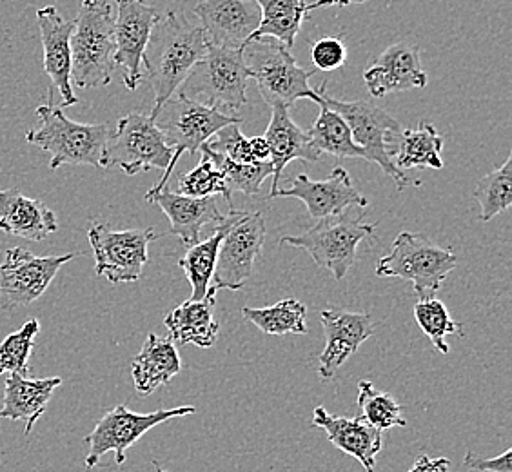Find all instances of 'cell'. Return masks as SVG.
I'll return each instance as SVG.
<instances>
[{"label": "cell", "instance_id": "1", "mask_svg": "<svg viewBox=\"0 0 512 472\" xmlns=\"http://www.w3.org/2000/svg\"><path fill=\"white\" fill-rule=\"evenodd\" d=\"M207 40L200 24H191L182 11H168L151 31L142 64L148 69L149 82L155 91V106L149 117H157L191 69L204 59Z\"/></svg>", "mask_w": 512, "mask_h": 472}, {"label": "cell", "instance_id": "2", "mask_svg": "<svg viewBox=\"0 0 512 472\" xmlns=\"http://www.w3.org/2000/svg\"><path fill=\"white\" fill-rule=\"evenodd\" d=\"M39 128L26 133V140L50 153V169L64 164L104 168V157L113 129L108 124H80L69 120L59 106L37 108Z\"/></svg>", "mask_w": 512, "mask_h": 472}, {"label": "cell", "instance_id": "3", "mask_svg": "<svg viewBox=\"0 0 512 472\" xmlns=\"http://www.w3.org/2000/svg\"><path fill=\"white\" fill-rule=\"evenodd\" d=\"M113 22L108 0H82L71 35V82L75 86L102 88L113 79Z\"/></svg>", "mask_w": 512, "mask_h": 472}, {"label": "cell", "instance_id": "4", "mask_svg": "<svg viewBox=\"0 0 512 472\" xmlns=\"http://www.w3.org/2000/svg\"><path fill=\"white\" fill-rule=\"evenodd\" d=\"M249 79H253V75L244 62L242 50L207 44L204 59L191 69L178 93L224 115L237 117L238 109L246 106Z\"/></svg>", "mask_w": 512, "mask_h": 472}, {"label": "cell", "instance_id": "5", "mask_svg": "<svg viewBox=\"0 0 512 472\" xmlns=\"http://www.w3.org/2000/svg\"><path fill=\"white\" fill-rule=\"evenodd\" d=\"M244 62L258 84L260 95L271 108H291L296 100L309 99L320 104V88L309 86L316 69H302L291 50L275 39L251 40L242 48Z\"/></svg>", "mask_w": 512, "mask_h": 472}, {"label": "cell", "instance_id": "6", "mask_svg": "<svg viewBox=\"0 0 512 472\" xmlns=\"http://www.w3.org/2000/svg\"><path fill=\"white\" fill-rule=\"evenodd\" d=\"M458 264L451 247H440L420 233L404 231L394 238L389 255L376 264V275L411 282L420 300L434 298Z\"/></svg>", "mask_w": 512, "mask_h": 472}, {"label": "cell", "instance_id": "7", "mask_svg": "<svg viewBox=\"0 0 512 472\" xmlns=\"http://www.w3.org/2000/svg\"><path fill=\"white\" fill-rule=\"evenodd\" d=\"M153 120H155L157 128L162 131L169 148L173 149V158H171L169 168L158 180L157 186L151 187L146 193V197L157 193L162 187L168 186L169 178L175 173L178 160L184 153L195 155L206 142L217 135L220 129L226 128L229 124L242 122V118L224 115L217 109L209 108L206 104L186 99L180 93H178V97H171L160 108L157 117Z\"/></svg>", "mask_w": 512, "mask_h": 472}, {"label": "cell", "instance_id": "8", "mask_svg": "<svg viewBox=\"0 0 512 472\" xmlns=\"http://www.w3.org/2000/svg\"><path fill=\"white\" fill-rule=\"evenodd\" d=\"M320 97L327 108L333 109L347 122L356 146L364 149L365 160L375 162L384 169L385 175L393 178L400 191L411 184L420 186V182L409 180L394 166V151L402 128L384 108L367 100L345 102L331 99L325 93V82L320 86Z\"/></svg>", "mask_w": 512, "mask_h": 472}, {"label": "cell", "instance_id": "9", "mask_svg": "<svg viewBox=\"0 0 512 472\" xmlns=\"http://www.w3.org/2000/svg\"><path fill=\"white\" fill-rule=\"evenodd\" d=\"M364 215L360 213V217L355 218L340 213L322 218L302 235L284 236L280 244L304 249L316 266L329 271L336 282H340L355 264L358 246L364 240L375 238L376 224L364 222Z\"/></svg>", "mask_w": 512, "mask_h": 472}, {"label": "cell", "instance_id": "10", "mask_svg": "<svg viewBox=\"0 0 512 472\" xmlns=\"http://www.w3.org/2000/svg\"><path fill=\"white\" fill-rule=\"evenodd\" d=\"M226 235L218 249L217 267L206 300L220 291H240L253 275L255 260L266 242V218L260 211L229 209Z\"/></svg>", "mask_w": 512, "mask_h": 472}, {"label": "cell", "instance_id": "11", "mask_svg": "<svg viewBox=\"0 0 512 472\" xmlns=\"http://www.w3.org/2000/svg\"><path fill=\"white\" fill-rule=\"evenodd\" d=\"M171 158L173 149L155 120L142 113H129L120 118L117 129L109 137L104 169L119 168L133 177L149 169L166 171Z\"/></svg>", "mask_w": 512, "mask_h": 472}, {"label": "cell", "instance_id": "12", "mask_svg": "<svg viewBox=\"0 0 512 472\" xmlns=\"http://www.w3.org/2000/svg\"><path fill=\"white\" fill-rule=\"evenodd\" d=\"M195 413L193 405L175 407V409H160L155 413H133L126 405H117L100 418L95 429L84 438L88 443L89 453L84 460L88 469H93L100 458L106 453H115L119 465L126 462V453L135 443L149 433L153 427L168 422L173 418H182Z\"/></svg>", "mask_w": 512, "mask_h": 472}, {"label": "cell", "instance_id": "13", "mask_svg": "<svg viewBox=\"0 0 512 472\" xmlns=\"http://www.w3.org/2000/svg\"><path fill=\"white\" fill-rule=\"evenodd\" d=\"M97 275L111 284H135L149 262L148 247L158 235L153 229L115 231L108 224H93L88 231Z\"/></svg>", "mask_w": 512, "mask_h": 472}, {"label": "cell", "instance_id": "14", "mask_svg": "<svg viewBox=\"0 0 512 472\" xmlns=\"http://www.w3.org/2000/svg\"><path fill=\"white\" fill-rule=\"evenodd\" d=\"M80 255L35 256L22 247H11L0 264V307L11 311L33 304L46 293L62 266Z\"/></svg>", "mask_w": 512, "mask_h": 472}, {"label": "cell", "instance_id": "15", "mask_svg": "<svg viewBox=\"0 0 512 472\" xmlns=\"http://www.w3.org/2000/svg\"><path fill=\"white\" fill-rule=\"evenodd\" d=\"M117 19L113 22L115 39V68L122 73V82L129 91H135L142 82V59L151 31L160 13L146 0H115Z\"/></svg>", "mask_w": 512, "mask_h": 472}, {"label": "cell", "instance_id": "16", "mask_svg": "<svg viewBox=\"0 0 512 472\" xmlns=\"http://www.w3.org/2000/svg\"><path fill=\"white\" fill-rule=\"evenodd\" d=\"M193 11L207 44L231 50H242L262 20L256 0H202Z\"/></svg>", "mask_w": 512, "mask_h": 472}, {"label": "cell", "instance_id": "17", "mask_svg": "<svg viewBox=\"0 0 512 472\" xmlns=\"http://www.w3.org/2000/svg\"><path fill=\"white\" fill-rule=\"evenodd\" d=\"M276 197L302 200L315 220L345 213L347 207L365 209L369 206V200L353 186V180L344 168L333 169L325 180H311L302 173L293 178L291 186L278 189Z\"/></svg>", "mask_w": 512, "mask_h": 472}, {"label": "cell", "instance_id": "18", "mask_svg": "<svg viewBox=\"0 0 512 472\" xmlns=\"http://www.w3.org/2000/svg\"><path fill=\"white\" fill-rule=\"evenodd\" d=\"M37 22L44 50V73L59 91V108L75 106L79 102L71 86V35L75 20H66L55 6H46L37 10Z\"/></svg>", "mask_w": 512, "mask_h": 472}, {"label": "cell", "instance_id": "19", "mask_svg": "<svg viewBox=\"0 0 512 472\" xmlns=\"http://www.w3.org/2000/svg\"><path fill=\"white\" fill-rule=\"evenodd\" d=\"M365 86L373 97H385L389 93H400L409 89L427 86V73L420 59V48L402 40L382 51L373 66L364 71Z\"/></svg>", "mask_w": 512, "mask_h": 472}, {"label": "cell", "instance_id": "20", "mask_svg": "<svg viewBox=\"0 0 512 472\" xmlns=\"http://www.w3.org/2000/svg\"><path fill=\"white\" fill-rule=\"evenodd\" d=\"M325 349L320 354L318 373L322 380L335 378L336 371L358 351L367 338L375 335L376 324L367 313L351 311H322Z\"/></svg>", "mask_w": 512, "mask_h": 472}, {"label": "cell", "instance_id": "21", "mask_svg": "<svg viewBox=\"0 0 512 472\" xmlns=\"http://www.w3.org/2000/svg\"><path fill=\"white\" fill-rule=\"evenodd\" d=\"M313 425L327 434L336 449L353 456L367 472H375L376 456L384 449V436L373 425L356 418L331 414L325 407H316Z\"/></svg>", "mask_w": 512, "mask_h": 472}, {"label": "cell", "instance_id": "22", "mask_svg": "<svg viewBox=\"0 0 512 472\" xmlns=\"http://www.w3.org/2000/svg\"><path fill=\"white\" fill-rule=\"evenodd\" d=\"M148 202H155L171 222V235L178 236L186 247L200 242V233L206 226L222 224L224 217L218 211L217 200L211 198H193L171 191L168 186L146 197Z\"/></svg>", "mask_w": 512, "mask_h": 472}, {"label": "cell", "instance_id": "23", "mask_svg": "<svg viewBox=\"0 0 512 472\" xmlns=\"http://www.w3.org/2000/svg\"><path fill=\"white\" fill-rule=\"evenodd\" d=\"M264 138L271 149L269 162L273 166V182L267 198H275L282 182V171L287 164L293 160H302L306 164L316 162L320 158V153L313 146L309 133L295 124V120L289 115V109L282 106L273 108L271 122L267 126Z\"/></svg>", "mask_w": 512, "mask_h": 472}, {"label": "cell", "instance_id": "24", "mask_svg": "<svg viewBox=\"0 0 512 472\" xmlns=\"http://www.w3.org/2000/svg\"><path fill=\"white\" fill-rule=\"evenodd\" d=\"M0 231L40 242L59 231V220L39 198L26 197L19 189H0Z\"/></svg>", "mask_w": 512, "mask_h": 472}, {"label": "cell", "instance_id": "25", "mask_svg": "<svg viewBox=\"0 0 512 472\" xmlns=\"http://www.w3.org/2000/svg\"><path fill=\"white\" fill-rule=\"evenodd\" d=\"M62 378H39L10 374L4 382V404L0 409V418L24 422V434L33 431L35 423L50 405L51 396L59 389Z\"/></svg>", "mask_w": 512, "mask_h": 472}, {"label": "cell", "instance_id": "26", "mask_svg": "<svg viewBox=\"0 0 512 472\" xmlns=\"http://www.w3.org/2000/svg\"><path fill=\"white\" fill-rule=\"evenodd\" d=\"M182 369L177 345L171 338H160L149 333L142 351L131 362V376L138 394L155 393L158 387L168 385Z\"/></svg>", "mask_w": 512, "mask_h": 472}, {"label": "cell", "instance_id": "27", "mask_svg": "<svg viewBox=\"0 0 512 472\" xmlns=\"http://www.w3.org/2000/svg\"><path fill=\"white\" fill-rule=\"evenodd\" d=\"M213 307L215 302L211 300H202V302L188 300L175 307L164 320L173 344H193L202 349L213 347L220 331Z\"/></svg>", "mask_w": 512, "mask_h": 472}, {"label": "cell", "instance_id": "28", "mask_svg": "<svg viewBox=\"0 0 512 472\" xmlns=\"http://www.w3.org/2000/svg\"><path fill=\"white\" fill-rule=\"evenodd\" d=\"M256 4L262 13V20L247 42L269 37L286 46L287 50H293L296 37L309 13L306 0H256Z\"/></svg>", "mask_w": 512, "mask_h": 472}, {"label": "cell", "instance_id": "29", "mask_svg": "<svg viewBox=\"0 0 512 472\" xmlns=\"http://www.w3.org/2000/svg\"><path fill=\"white\" fill-rule=\"evenodd\" d=\"M442 149L444 138L431 122L420 120L414 129H402L396 151L394 166L400 169H442Z\"/></svg>", "mask_w": 512, "mask_h": 472}, {"label": "cell", "instance_id": "30", "mask_svg": "<svg viewBox=\"0 0 512 472\" xmlns=\"http://www.w3.org/2000/svg\"><path fill=\"white\" fill-rule=\"evenodd\" d=\"M227 226L229 220L226 215L224 222L218 224L213 235L207 240H200L195 246L188 247L186 255L178 260V267L186 273L191 284V302H202L207 298L211 278L217 267L218 249L226 235Z\"/></svg>", "mask_w": 512, "mask_h": 472}, {"label": "cell", "instance_id": "31", "mask_svg": "<svg viewBox=\"0 0 512 472\" xmlns=\"http://www.w3.org/2000/svg\"><path fill=\"white\" fill-rule=\"evenodd\" d=\"M322 99V97H320ZM320 115L316 118L315 126L309 129V138L318 153H327L336 158H364V149L358 148L351 135V129L344 118L327 108L324 100L318 104Z\"/></svg>", "mask_w": 512, "mask_h": 472}, {"label": "cell", "instance_id": "32", "mask_svg": "<svg viewBox=\"0 0 512 472\" xmlns=\"http://www.w3.org/2000/svg\"><path fill=\"white\" fill-rule=\"evenodd\" d=\"M242 315L266 335H306L307 307L296 298H284L271 307H244Z\"/></svg>", "mask_w": 512, "mask_h": 472}, {"label": "cell", "instance_id": "33", "mask_svg": "<svg viewBox=\"0 0 512 472\" xmlns=\"http://www.w3.org/2000/svg\"><path fill=\"white\" fill-rule=\"evenodd\" d=\"M474 198L480 204V220L489 222L512 206V155L500 168L485 175L474 189Z\"/></svg>", "mask_w": 512, "mask_h": 472}, {"label": "cell", "instance_id": "34", "mask_svg": "<svg viewBox=\"0 0 512 472\" xmlns=\"http://www.w3.org/2000/svg\"><path fill=\"white\" fill-rule=\"evenodd\" d=\"M358 407H360V418L373 425L380 433H385L393 427H405L407 422L402 416V405L396 402L391 394L378 391L373 382L362 380L358 384Z\"/></svg>", "mask_w": 512, "mask_h": 472}, {"label": "cell", "instance_id": "35", "mask_svg": "<svg viewBox=\"0 0 512 472\" xmlns=\"http://www.w3.org/2000/svg\"><path fill=\"white\" fill-rule=\"evenodd\" d=\"M202 153L213 160L218 171L226 178L229 191H240L246 197H258L260 187L267 177H273V166L271 162L264 164H237L233 160L220 155L217 151L207 148L206 144L200 148Z\"/></svg>", "mask_w": 512, "mask_h": 472}, {"label": "cell", "instance_id": "36", "mask_svg": "<svg viewBox=\"0 0 512 472\" xmlns=\"http://www.w3.org/2000/svg\"><path fill=\"white\" fill-rule=\"evenodd\" d=\"M40 324L31 318L20 327L17 333L6 336L0 344V374L10 373L19 376L30 374V356L39 335Z\"/></svg>", "mask_w": 512, "mask_h": 472}, {"label": "cell", "instance_id": "37", "mask_svg": "<svg viewBox=\"0 0 512 472\" xmlns=\"http://www.w3.org/2000/svg\"><path fill=\"white\" fill-rule=\"evenodd\" d=\"M414 318L416 324L424 331V335L429 336V340L433 342L434 349L438 353L449 354L445 336L460 333V324L451 318L444 302L438 300L436 296L418 300V304L414 305Z\"/></svg>", "mask_w": 512, "mask_h": 472}, {"label": "cell", "instance_id": "38", "mask_svg": "<svg viewBox=\"0 0 512 472\" xmlns=\"http://www.w3.org/2000/svg\"><path fill=\"white\" fill-rule=\"evenodd\" d=\"M180 195L193 198H211L222 195L227 202V207L233 209L231 204V191L227 187L226 178L218 171L213 160L202 153V158L195 169L188 171L180 178L178 191Z\"/></svg>", "mask_w": 512, "mask_h": 472}, {"label": "cell", "instance_id": "39", "mask_svg": "<svg viewBox=\"0 0 512 472\" xmlns=\"http://www.w3.org/2000/svg\"><path fill=\"white\" fill-rule=\"evenodd\" d=\"M206 146L237 164H256L251 138H247L240 131L238 124H229L226 128L220 129L215 137L206 142Z\"/></svg>", "mask_w": 512, "mask_h": 472}, {"label": "cell", "instance_id": "40", "mask_svg": "<svg viewBox=\"0 0 512 472\" xmlns=\"http://www.w3.org/2000/svg\"><path fill=\"white\" fill-rule=\"evenodd\" d=\"M311 59L316 71H336L347 60V48L342 37H324L313 44Z\"/></svg>", "mask_w": 512, "mask_h": 472}, {"label": "cell", "instance_id": "41", "mask_svg": "<svg viewBox=\"0 0 512 472\" xmlns=\"http://www.w3.org/2000/svg\"><path fill=\"white\" fill-rule=\"evenodd\" d=\"M512 451L507 449L505 453L494 458H482L478 454L467 453L463 458V467L480 472H512Z\"/></svg>", "mask_w": 512, "mask_h": 472}, {"label": "cell", "instance_id": "42", "mask_svg": "<svg viewBox=\"0 0 512 472\" xmlns=\"http://www.w3.org/2000/svg\"><path fill=\"white\" fill-rule=\"evenodd\" d=\"M407 472H451V462L447 458H431L422 454L416 458L411 471Z\"/></svg>", "mask_w": 512, "mask_h": 472}, {"label": "cell", "instance_id": "43", "mask_svg": "<svg viewBox=\"0 0 512 472\" xmlns=\"http://www.w3.org/2000/svg\"><path fill=\"white\" fill-rule=\"evenodd\" d=\"M365 0H316L309 4V11L318 10V8H327V6H338V8H347L351 4H362Z\"/></svg>", "mask_w": 512, "mask_h": 472}, {"label": "cell", "instance_id": "44", "mask_svg": "<svg viewBox=\"0 0 512 472\" xmlns=\"http://www.w3.org/2000/svg\"><path fill=\"white\" fill-rule=\"evenodd\" d=\"M153 467H155V471H157V472H168V471H164V469H162V467H160V465H158L157 462H153Z\"/></svg>", "mask_w": 512, "mask_h": 472}]
</instances>
